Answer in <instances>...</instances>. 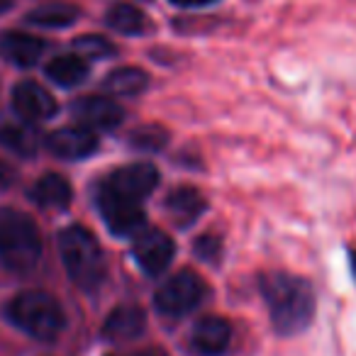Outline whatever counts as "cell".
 Returning a JSON list of instances; mask_svg holds the SVG:
<instances>
[{
    "mask_svg": "<svg viewBox=\"0 0 356 356\" xmlns=\"http://www.w3.org/2000/svg\"><path fill=\"white\" fill-rule=\"evenodd\" d=\"M163 205H166V213L171 215V220L178 227H188L205 213V198L195 188H188V186L171 191Z\"/></svg>",
    "mask_w": 356,
    "mask_h": 356,
    "instance_id": "obj_14",
    "label": "cell"
},
{
    "mask_svg": "<svg viewBox=\"0 0 356 356\" xmlns=\"http://www.w3.org/2000/svg\"><path fill=\"white\" fill-rule=\"evenodd\" d=\"M74 115L86 124L88 129H110L122 122L124 113L115 100L100 98V95H88L81 98L74 105Z\"/></svg>",
    "mask_w": 356,
    "mask_h": 356,
    "instance_id": "obj_12",
    "label": "cell"
},
{
    "mask_svg": "<svg viewBox=\"0 0 356 356\" xmlns=\"http://www.w3.org/2000/svg\"><path fill=\"white\" fill-rule=\"evenodd\" d=\"M13 181H15V168H13L8 161H3V159H0V188H8V186H13Z\"/></svg>",
    "mask_w": 356,
    "mask_h": 356,
    "instance_id": "obj_25",
    "label": "cell"
},
{
    "mask_svg": "<svg viewBox=\"0 0 356 356\" xmlns=\"http://www.w3.org/2000/svg\"><path fill=\"white\" fill-rule=\"evenodd\" d=\"M259 288L278 334L291 337L310 327L315 317V291L305 278L271 271L259 278Z\"/></svg>",
    "mask_w": 356,
    "mask_h": 356,
    "instance_id": "obj_1",
    "label": "cell"
},
{
    "mask_svg": "<svg viewBox=\"0 0 356 356\" xmlns=\"http://www.w3.org/2000/svg\"><path fill=\"white\" fill-rule=\"evenodd\" d=\"M113 191H118L120 195L142 203L149 193L159 186V171L152 163H129L118 171H113V176L105 181Z\"/></svg>",
    "mask_w": 356,
    "mask_h": 356,
    "instance_id": "obj_8",
    "label": "cell"
},
{
    "mask_svg": "<svg viewBox=\"0 0 356 356\" xmlns=\"http://www.w3.org/2000/svg\"><path fill=\"white\" fill-rule=\"evenodd\" d=\"M144 330V312L139 310V307L134 305H122V307H115L113 312L108 315V320H105V337H110V339H134V337H139Z\"/></svg>",
    "mask_w": 356,
    "mask_h": 356,
    "instance_id": "obj_15",
    "label": "cell"
},
{
    "mask_svg": "<svg viewBox=\"0 0 356 356\" xmlns=\"http://www.w3.org/2000/svg\"><path fill=\"white\" fill-rule=\"evenodd\" d=\"M6 315L17 330L40 341H54L64 332L66 317L61 305L42 291L17 293L6 307Z\"/></svg>",
    "mask_w": 356,
    "mask_h": 356,
    "instance_id": "obj_3",
    "label": "cell"
},
{
    "mask_svg": "<svg viewBox=\"0 0 356 356\" xmlns=\"http://www.w3.org/2000/svg\"><path fill=\"white\" fill-rule=\"evenodd\" d=\"M205 298V281L195 271H178L173 278H168L154 296L156 310L168 317H181L188 315L191 310L200 305Z\"/></svg>",
    "mask_w": 356,
    "mask_h": 356,
    "instance_id": "obj_5",
    "label": "cell"
},
{
    "mask_svg": "<svg viewBox=\"0 0 356 356\" xmlns=\"http://www.w3.org/2000/svg\"><path fill=\"white\" fill-rule=\"evenodd\" d=\"M47 76L49 81H54L61 88H74V86L83 83L86 76H88V64H86L83 56L76 54H64L56 56L47 64Z\"/></svg>",
    "mask_w": 356,
    "mask_h": 356,
    "instance_id": "obj_16",
    "label": "cell"
},
{
    "mask_svg": "<svg viewBox=\"0 0 356 356\" xmlns=\"http://www.w3.org/2000/svg\"><path fill=\"white\" fill-rule=\"evenodd\" d=\"M149 79L142 69H134V66H122V69H115L105 76L103 88L113 95H124V98H132L139 95L147 88Z\"/></svg>",
    "mask_w": 356,
    "mask_h": 356,
    "instance_id": "obj_19",
    "label": "cell"
},
{
    "mask_svg": "<svg viewBox=\"0 0 356 356\" xmlns=\"http://www.w3.org/2000/svg\"><path fill=\"white\" fill-rule=\"evenodd\" d=\"M59 249L71 281L83 291H93L105 278V257L98 239L81 225H71L61 232Z\"/></svg>",
    "mask_w": 356,
    "mask_h": 356,
    "instance_id": "obj_4",
    "label": "cell"
},
{
    "mask_svg": "<svg viewBox=\"0 0 356 356\" xmlns=\"http://www.w3.org/2000/svg\"><path fill=\"white\" fill-rule=\"evenodd\" d=\"M98 208L110 232L118 234V237H129V234L139 232L144 225V213L139 203L120 195L108 184H103L98 191Z\"/></svg>",
    "mask_w": 356,
    "mask_h": 356,
    "instance_id": "obj_6",
    "label": "cell"
},
{
    "mask_svg": "<svg viewBox=\"0 0 356 356\" xmlns=\"http://www.w3.org/2000/svg\"><path fill=\"white\" fill-rule=\"evenodd\" d=\"M176 254V244L161 229H144L134 239V259L147 276H159L166 271Z\"/></svg>",
    "mask_w": 356,
    "mask_h": 356,
    "instance_id": "obj_7",
    "label": "cell"
},
{
    "mask_svg": "<svg viewBox=\"0 0 356 356\" xmlns=\"http://www.w3.org/2000/svg\"><path fill=\"white\" fill-rule=\"evenodd\" d=\"M232 327L222 317H203L191 332V346L200 356H218L229 346Z\"/></svg>",
    "mask_w": 356,
    "mask_h": 356,
    "instance_id": "obj_11",
    "label": "cell"
},
{
    "mask_svg": "<svg viewBox=\"0 0 356 356\" xmlns=\"http://www.w3.org/2000/svg\"><path fill=\"white\" fill-rule=\"evenodd\" d=\"M0 142L20 156H32L40 149L37 129L30 127L27 122H17V120H8V122L0 124Z\"/></svg>",
    "mask_w": 356,
    "mask_h": 356,
    "instance_id": "obj_18",
    "label": "cell"
},
{
    "mask_svg": "<svg viewBox=\"0 0 356 356\" xmlns=\"http://www.w3.org/2000/svg\"><path fill=\"white\" fill-rule=\"evenodd\" d=\"M42 259V234L30 215L0 208V261L15 273H30Z\"/></svg>",
    "mask_w": 356,
    "mask_h": 356,
    "instance_id": "obj_2",
    "label": "cell"
},
{
    "mask_svg": "<svg viewBox=\"0 0 356 356\" xmlns=\"http://www.w3.org/2000/svg\"><path fill=\"white\" fill-rule=\"evenodd\" d=\"M349 268H351V276L356 281V249H349Z\"/></svg>",
    "mask_w": 356,
    "mask_h": 356,
    "instance_id": "obj_27",
    "label": "cell"
},
{
    "mask_svg": "<svg viewBox=\"0 0 356 356\" xmlns=\"http://www.w3.org/2000/svg\"><path fill=\"white\" fill-rule=\"evenodd\" d=\"M13 105H15L17 115L27 122H44V120L56 115V103L42 86L25 81V83L15 86L13 90Z\"/></svg>",
    "mask_w": 356,
    "mask_h": 356,
    "instance_id": "obj_10",
    "label": "cell"
},
{
    "mask_svg": "<svg viewBox=\"0 0 356 356\" xmlns=\"http://www.w3.org/2000/svg\"><path fill=\"white\" fill-rule=\"evenodd\" d=\"M195 249H198V254L205 259V261H218L220 239L218 237H200L198 242H195Z\"/></svg>",
    "mask_w": 356,
    "mask_h": 356,
    "instance_id": "obj_24",
    "label": "cell"
},
{
    "mask_svg": "<svg viewBox=\"0 0 356 356\" xmlns=\"http://www.w3.org/2000/svg\"><path fill=\"white\" fill-rule=\"evenodd\" d=\"M76 51L81 56H90V59H110L115 54V47L110 44L105 37H98V35H83L74 42Z\"/></svg>",
    "mask_w": 356,
    "mask_h": 356,
    "instance_id": "obj_23",
    "label": "cell"
},
{
    "mask_svg": "<svg viewBox=\"0 0 356 356\" xmlns=\"http://www.w3.org/2000/svg\"><path fill=\"white\" fill-rule=\"evenodd\" d=\"M47 147L54 156L66 159V161H76V159H86L95 152L98 147V134L88 127H61L49 134Z\"/></svg>",
    "mask_w": 356,
    "mask_h": 356,
    "instance_id": "obj_9",
    "label": "cell"
},
{
    "mask_svg": "<svg viewBox=\"0 0 356 356\" xmlns=\"http://www.w3.org/2000/svg\"><path fill=\"white\" fill-rule=\"evenodd\" d=\"M32 200L40 203L42 208H66L71 203V186L66 178L56 176V173H47L32 188Z\"/></svg>",
    "mask_w": 356,
    "mask_h": 356,
    "instance_id": "obj_17",
    "label": "cell"
},
{
    "mask_svg": "<svg viewBox=\"0 0 356 356\" xmlns=\"http://www.w3.org/2000/svg\"><path fill=\"white\" fill-rule=\"evenodd\" d=\"M105 22L113 27L115 32L122 35H142L147 27V17L139 8L129 6V3H115L105 13Z\"/></svg>",
    "mask_w": 356,
    "mask_h": 356,
    "instance_id": "obj_21",
    "label": "cell"
},
{
    "mask_svg": "<svg viewBox=\"0 0 356 356\" xmlns=\"http://www.w3.org/2000/svg\"><path fill=\"white\" fill-rule=\"evenodd\" d=\"M10 8V0H0V13H6Z\"/></svg>",
    "mask_w": 356,
    "mask_h": 356,
    "instance_id": "obj_29",
    "label": "cell"
},
{
    "mask_svg": "<svg viewBox=\"0 0 356 356\" xmlns=\"http://www.w3.org/2000/svg\"><path fill=\"white\" fill-rule=\"evenodd\" d=\"M42 51H44V42L37 40L32 35H22V32H6L0 37V56L15 66H35L40 61Z\"/></svg>",
    "mask_w": 356,
    "mask_h": 356,
    "instance_id": "obj_13",
    "label": "cell"
},
{
    "mask_svg": "<svg viewBox=\"0 0 356 356\" xmlns=\"http://www.w3.org/2000/svg\"><path fill=\"white\" fill-rule=\"evenodd\" d=\"M79 20V8L69 6V3H49L27 15V22L37 27H47V30H61L69 27Z\"/></svg>",
    "mask_w": 356,
    "mask_h": 356,
    "instance_id": "obj_20",
    "label": "cell"
},
{
    "mask_svg": "<svg viewBox=\"0 0 356 356\" xmlns=\"http://www.w3.org/2000/svg\"><path fill=\"white\" fill-rule=\"evenodd\" d=\"M134 356H163V354L156 349H147V351H139V354H134Z\"/></svg>",
    "mask_w": 356,
    "mask_h": 356,
    "instance_id": "obj_28",
    "label": "cell"
},
{
    "mask_svg": "<svg viewBox=\"0 0 356 356\" xmlns=\"http://www.w3.org/2000/svg\"><path fill=\"white\" fill-rule=\"evenodd\" d=\"M168 142V132L159 124H142L129 132V144L139 152H159Z\"/></svg>",
    "mask_w": 356,
    "mask_h": 356,
    "instance_id": "obj_22",
    "label": "cell"
},
{
    "mask_svg": "<svg viewBox=\"0 0 356 356\" xmlns=\"http://www.w3.org/2000/svg\"><path fill=\"white\" fill-rule=\"evenodd\" d=\"M171 3L178 8H200V6H208V3H215V0H171Z\"/></svg>",
    "mask_w": 356,
    "mask_h": 356,
    "instance_id": "obj_26",
    "label": "cell"
}]
</instances>
